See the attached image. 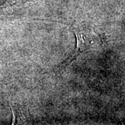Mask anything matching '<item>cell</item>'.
Masks as SVG:
<instances>
[{"label": "cell", "mask_w": 125, "mask_h": 125, "mask_svg": "<svg viewBox=\"0 0 125 125\" xmlns=\"http://www.w3.org/2000/svg\"><path fill=\"white\" fill-rule=\"evenodd\" d=\"M73 31L76 36V49L74 52L64 62L63 66H66L68 64H70L79 54L84 52L88 47H89L93 40V34L88 31H83L79 29H73Z\"/></svg>", "instance_id": "1"}, {"label": "cell", "mask_w": 125, "mask_h": 125, "mask_svg": "<svg viewBox=\"0 0 125 125\" xmlns=\"http://www.w3.org/2000/svg\"><path fill=\"white\" fill-rule=\"evenodd\" d=\"M10 108L13 113L12 125H28L31 122L30 115L27 108L10 104Z\"/></svg>", "instance_id": "2"}]
</instances>
